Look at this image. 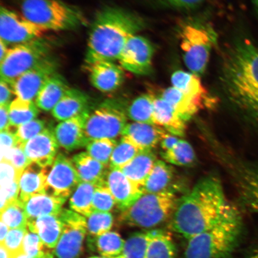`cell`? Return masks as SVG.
Masks as SVG:
<instances>
[{"label":"cell","mask_w":258,"mask_h":258,"mask_svg":"<svg viewBox=\"0 0 258 258\" xmlns=\"http://www.w3.org/2000/svg\"><path fill=\"white\" fill-rule=\"evenodd\" d=\"M241 217L239 210L225 195L218 177H203L179 199L170 227L188 240L225 221Z\"/></svg>","instance_id":"cell-1"},{"label":"cell","mask_w":258,"mask_h":258,"mask_svg":"<svg viewBox=\"0 0 258 258\" xmlns=\"http://www.w3.org/2000/svg\"><path fill=\"white\" fill-rule=\"evenodd\" d=\"M221 79L231 102L258 122V47L235 42L225 53Z\"/></svg>","instance_id":"cell-2"},{"label":"cell","mask_w":258,"mask_h":258,"mask_svg":"<svg viewBox=\"0 0 258 258\" xmlns=\"http://www.w3.org/2000/svg\"><path fill=\"white\" fill-rule=\"evenodd\" d=\"M143 27L141 19L124 10L114 7L102 9L90 28L86 66L98 61L118 60L128 41Z\"/></svg>","instance_id":"cell-3"},{"label":"cell","mask_w":258,"mask_h":258,"mask_svg":"<svg viewBox=\"0 0 258 258\" xmlns=\"http://www.w3.org/2000/svg\"><path fill=\"white\" fill-rule=\"evenodd\" d=\"M242 228L239 217L189 238L184 258H230L239 241Z\"/></svg>","instance_id":"cell-4"},{"label":"cell","mask_w":258,"mask_h":258,"mask_svg":"<svg viewBox=\"0 0 258 258\" xmlns=\"http://www.w3.org/2000/svg\"><path fill=\"white\" fill-rule=\"evenodd\" d=\"M179 198L172 189L144 194L130 208L122 212V223L143 228L156 227L171 218Z\"/></svg>","instance_id":"cell-5"},{"label":"cell","mask_w":258,"mask_h":258,"mask_svg":"<svg viewBox=\"0 0 258 258\" xmlns=\"http://www.w3.org/2000/svg\"><path fill=\"white\" fill-rule=\"evenodd\" d=\"M22 15L47 31H67L84 22L79 10L59 0H22Z\"/></svg>","instance_id":"cell-6"},{"label":"cell","mask_w":258,"mask_h":258,"mask_svg":"<svg viewBox=\"0 0 258 258\" xmlns=\"http://www.w3.org/2000/svg\"><path fill=\"white\" fill-rule=\"evenodd\" d=\"M180 47L183 60L190 72L201 76L207 69L218 35L211 25L194 22L186 24L180 31Z\"/></svg>","instance_id":"cell-7"},{"label":"cell","mask_w":258,"mask_h":258,"mask_svg":"<svg viewBox=\"0 0 258 258\" xmlns=\"http://www.w3.org/2000/svg\"><path fill=\"white\" fill-rule=\"evenodd\" d=\"M53 38L42 37L9 48L0 66L1 79L12 86L28 70L49 56L55 45Z\"/></svg>","instance_id":"cell-8"},{"label":"cell","mask_w":258,"mask_h":258,"mask_svg":"<svg viewBox=\"0 0 258 258\" xmlns=\"http://www.w3.org/2000/svg\"><path fill=\"white\" fill-rule=\"evenodd\" d=\"M126 111L117 101H106L86 115L85 131L90 141L99 139L115 140L122 135L127 124Z\"/></svg>","instance_id":"cell-9"},{"label":"cell","mask_w":258,"mask_h":258,"mask_svg":"<svg viewBox=\"0 0 258 258\" xmlns=\"http://www.w3.org/2000/svg\"><path fill=\"white\" fill-rule=\"evenodd\" d=\"M62 233L54 254L57 258H79L87 230L86 218L72 210L63 209L59 214Z\"/></svg>","instance_id":"cell-10"},{"label":"cell","mask_w":258,"mask_h":258,"mask_svg":"<svg viewBox=\"0 0 258 258\" xmlns=\"http://www.w3.org/2000/svg\"><path fill=\"white\" fill-rule=\"evenodd\" d=\"M47 31L23 15L3 6L0 10V40L8 46H15L37 39L43 37Z\"/></svg>","instance_id":"cell-11"},{"label":"cell","mask_w":258,"mask_h":258,"mask_svg":"<svg viewBox=\"0 0 258 258\" xmlns=\"http://www.w3.org/2000/svg\"><path fill=\"white\" fill-rule=\"evenodd\" d=\"M59 62L50 54L19 76L12 85L17 98L33 101L46 81L57 73Z\"/></svg>","instance_id":"cell-12"},{"label":"cell","mask_w":258,"mask_h":258,"mask_svg":"<svg viewBox=\"0 0 258 258\" xmlns=\"http://www.w3.org/2000/svg\"><path fill=\"white\" fill-rule=\"evenodd\" d=\"M80 182L72 159L58 154L48 172L44 193L67 200Z\"/></svg>","instance_id":"cell-13"},{"label":"cell","mask_w":258,"mask_h":258,"mask_svg":"<svg viewBox=\"0 0 258 258\" xmlns=\"http://www.w3.org/2000/svg\"><path fill=\"white\" fill-rule=\"evenodd\" d=\"M154 48L152 43L141 35H135L125 44L118 58L122 69L140 76L153 72Z\"/></svg>","instance_id":"cell-14"},{"label":"cell","mask_w":258,"mask_h":258,"mask_svg":"<svg viewBox=\"0 0 258 258\" xmlns=\"http://www.w3.org/2000/svg\"><path fill=\"white\" fill-rule=\"evenodd\" d=\"M106 182L116 206L121 212L130 208L145 194L142 187L132 182L120 169L109 168Z\"/></svg>","instance_id":"cell-15"},{"label":"cell","mask_w":258,"mask_h":258,"mask_svg":"<svg viewBox=\"0 0 258 258\" xmlns=\"http://www.w3.org/2000/svg\"><path fill=\"white\" fill-rule=\"evenodd\" d=\"M21 146L31 163L43 167L52 165L59 147L53 131L48 128Z\"/></svg>","instance_id":"cell-16"},{"label":"cell","mask_w":258,"mask_h":258,"mask_svg":"<svg viewBox=\"0 0 258 258\" xmlns=\"http://www.w3.org/2000/svg\"><path fill=\"white\" fill-rule=\"evenodd\" d=\"M89 110L90 109L77 117L61 121L54 128V137L59 147L69 151L86 147L90 141L85 133V122Z\"/></svg>","instance_id":"cell-17"},{"label":"cell","mask_w":258,"mask_h":258,"mask_svg":"<svg viewBox=\"0 0 258 258\" xmlns=\"http://www.w3.org/2000/svg\"><path fill=\"white\" fill-rule=\"evenodd\" d=\"M92 85L100 92L115 91L124 82V74L121 66L109 61H98L87 66Z\"/></svg>","instance_id":"cell-18"},{"label":"cell","mask_w":258,"mask_h":258,"mask_svg":"<svg viewBox=\"0 0 258 258\" xmlns=\"http://www.w3.org/2000/svg\"><path fill=\"white\" fill-rule=\"evenodd\" d=\"M166 132L156 125L133 122L125 125L122 136L129 139L141 151H151L160 144Z\"/></svg>","instance_id":"cell-19"},{"label":"cell","mask_w":258,"mask_h":258,"mask_svg":"<svg viewBox=\"0 0 258 258\" xmlns=\"http://www.w3.org/2000/svg\"><path fill=\"white\" fill-rule=\"evenodd\" d=\"M50 167L31 163L23 171L19 179V201L24 203L33 195L44 193Z\"/></svg>","instance_id":"cell-20"},{"label":"cell","mask_w":258,"mask_h":258,"mask_svg":"<svg viewBox=\"0 0 258 258\" xmlns=\"http://www.w3.org/2000/svg\"><path fill=\"white\" fill-rule=\"evenodd\" d=\"M154 117L155 124L162 127L168 133L177 137L184 136L186 122L161 97H155Z\"/></svg>","instance_id":"cell-21"},{"label":"cell","mask_w":258,"mask_h":258,"mask_svg":"<svg viewBox=\"0 0 258 258\" xmlns=\"http://www.w3.org/2000/svg\"><path fill=\"white\" fill-rule=\"evenodd\" d=\"M89 98L85 93L70 88L51 113L57 120L63 121L82 114L89 109Z\"/></svg>","instance_id":"cell-22"},{"label":"cell","mask_w":258,"mask_h":258,"mask_svg":"<svg viewBox=\"0 0 258 258\" xmlns=\"http://www.w3.org/2000/svg\"><path fill=\"white\" fill-rule=\"evenodd\" d=\"M27 228L37 234L47 248L55 249L62 233V224L59 215L43 216L28 220Z\"/></svg>","instance_id":"cell-23"},{"label":"cell","mask_w":258,"mask_h":258,"mask_svg":"<svg viewBox=\"0 0 258 258\" xmlns=\"http://www.w3.org/2000/svg\"><path fill=\"white\" fill-rule=\"evenodd\" d=\"M70 89L67 80L55 73L44 84L35 99L37 107L44 111H51Z\"/></svg>","instance_id":"cell-24"},{"label":"cell","mask_w":258,"mask_h":258,"mask_svg":"<svg viewBox=\"0 0 258 258\" xmlns=\"http://www.w3.org/2000/svg\"><path fill=\"white\" fill-rule=\"evenodd\" d=\"M161 97L186 122L207 104L205 100L187 95L173 86L164 90Z\"/></svg>","instance_id":"cell-25"},{"label":"cell","mask_w":258,"mask_h":258,"mask_svg":"<svg viewBox=\"0 0 258 258\" xmlns=\"http://www.w3.org/2000/svg\"><path fill=\"white\" fill-rule=\"evenodd\" d=\"M72 161L81 181L97 185L106 183V177L109 167L95 160L88 152L75 155Z\"/></svg>","instance_id":"cell-26"},{"label":"cell","mask_w":258,"mask_h":258,"mask_svg":"<svg viewBox=\"0 0 258 258\" xmlns=\"http://www.w3.org/2000/svg\"><path fill=\"white\" fill-rule=\"evenodd\" d=\"M67 200L46 193L37 194L30 197L23 205L28 220L43 216L59 215Z\"/></svg>","instance_id":"cell-27"},{"label":"cell","mask_w":258,"mask_h":258,"mask_svg":"<svg viewBox=\"0 0 258 258\" xmlns=\"http://www.w3.org/2000/svg\"><path fill=\"white\" fill-rule=\"evenodd\" d=\"M157 160L153 150L142 151L121 170L132 182L143 188Z\"/></svg>","instance_id":"cell-28"},{"label":"cell","mask_w":258,"mask_h":258,"mask_svg":"<svg viewBox=\"0 0 258 258\" xmlns=\"http://www.w3.org/2000/svg\"><path fill=\"white\" fill-rule=\"evenodd\" d=\"M174 176L173 167L166 161L157 160L144 183V193H157L170 189L169 187Z\"/></svg>","instance_id":"cell-29"},{"label":"cell","mask_w":258,"mask_h":258,"mask_svg":"<svg viewBox=\"0 0 258 258\" xmlns=\"http://www.w3.org/2000/svg\"><path fill=\"white\" fill-rule=\"evenodd\" d=\"M172 86L186 94L209 101L207 90L203 86L199 76L191 72L177 71L171 77Z\"/></svg>","instance_id":"cell-30"},{"label":"cell","mask_w":258,"mask_h":258,"mask_svg":"<svg viewBox=\"0 0 258 258\" xmlns=\"http://www.w3.org/2000/svg\"><path fill=\"white\" fill-rule=\"evenodd\" d=\"M125 240L116 232L108 231L98 237H89L90 248L105 258H114L123 253Z\"/></svg>","instance_id":"cell-31"},{"label":"cell","mask_w":258,"mask_h":258,"mask_svg":"<svg viewBox=\"0 0 258 258\" xmlns=\"http://www.w3.org/2000/svg\"><path fill=\"white\" fill-rule=\"evenodd\" d=\"M93 183L81 181L71 196L70 207L72 211L88 217L94 210L93 208V196L96 187Z\"/></svg>","instance_id":"cell-32"},{"label":"cell","mask_w":258,"mask_h":258,"mask_svg":"<svg viewBox=\"0 0 258 258\" xmlns=\"http://www.w3.org/2000/svg\"><path fill=\"white\" fill-rule=\"evenodd\" d=\"M155 97L148 93L135 98L126 109L127 117L134 122L155 124L154 102Z\"/></svg>","instance_id":"cell-33"},{"label":"cell","mask_w":258,"mask_h":258,"mask_svg":"<svg viewBox=\"0 0 258 258\" xmlns=\"http://www.w3.org/2000/svg\"><path fill=\"white\" fill-rule=\"evenodd\" d=\"M176 248L172 238L166 232L152 230L146 258H175Z\"/></svg>","instance_id":"cell-34"},{"label":"cell","mask_w":258,"mask_h":258,"mask_svg":"<svg viewBox=\"0 0 258 258\" xmlns=\"http://www.w3.org/2000/svg\"><path fill=\"white\" fill-rule=\"evenodd\" d=\"M39 110L34 101L16 98L9 106L10 124L18 127L36 119Z\"/></svg>","instance_id":"cell-35"},{"label":"cell","mask_w":258,"mask_h":258,"mask_svg":"<svg viewBox=\"0 0 258 258\" xmlns=\"http://www.w3.org/2000/svg\"><path fill=\"white\" fill-rule=\"evenodd\" d=\"M161 156L166 163L177 166L191 165L196 159L191 144L183 140H180L172 149L163 151Z\"/></svg>","instance_id":"cell-36"},{"label":"cell","mask_w":258,"mask_h":258,"mask_svg":"<svg viewBox=\"0 0 258 258\" xmlns=\"http://www.w3.org/2000/svg\"><path fill=\"white\" fill-rule=\"evenodd\" d=\"M141 151L129 139L122 136L120 141L113 151L109 168L121 170Z\"/></svg>","instance_id":"cell-37"},{"label":"cell","mask_w":258,"mask_h":258,"mask_svg":"<svg viewBox=\"0 0 258 258\" xmlns=\"http://www.w3.org/2000/svg\"><path fill=\"white\" fill-rule=\"evenodd\" d=\"M152 230L131 235L125 241L123 253L125 258H146L148 243Z\"/></svg>","instance_id":"cell-38"},{"label":"cell","mask_w":258,"mask_h":258,"mask_svg":"<svg viewBox=\"0 0 258 258\" xmlns=\"http://www.w3.org/2000/svg\"><path fill=\"white\" fill-rule=\"evenodd\" d=\"M1 221L7 225L10 230L27 228L28 219L23 205L19 199L2 210Z\"/></svg>","instance_id":"cell-39"},{"label":"cell","mask_w":258,"mask_h":258,"mask_svg":"<svg viewBox=\"0 0 258 258\" xmlns=\"http://www.w3.org/2000/svg\"><path fill=\"white\" fill-rule=\"evenodd\" d=\"M117 144V141L112 139H99L90 141L86 148L90 156L109 167L113 151Z\"/></svg>","instance_id":"cell-40"},{"label":"cell","mask_w":258,"mask_h":258,"mask_svg":"<svg viewBox=\"0 0 258 258\" xmlns=\"http://www.w3.org/2000/svg\"><path fill=\"white\" fill-rule=\"evenodd\" d=\"M86 218L87 230L90 238L107 233L112 227L113 217L110 212L94 211Z\"/></svg>","instance_id":"cell-41"},{"label":"cell","mask_w":258,"mask_h":258,"mask_svg":"<svg viewBox=\"0 0 258 258\" xmlns=\"http://www.w3.org/2000/svg\"><path fill=\"white\" fill-rule=\"evenodd\" d=\"M115 206V199L106 182L97 186L93 199L94 211L110 212Z\"/></svg>","instance_id":"cell-42"},{"label":"cell","mask_w":258,"mask_h":258,"mask_svg":"<svg viewBox=\"0 0 258 258\" xmlns=\"http://www.w3.org/2000/svg\"><path fill=\"white\" fill-rule=\"evenodd\" d=\"M47 128L46 122L35 119L18 127L15 135L18 144L22 145L32 138L37 136Z\"/></svg>","instance_id":"cell-43"},{"label":"cell","mask_w":258,"mask_h":258,"mask_svg":"<svg viewBox=\"0 0 258 258\" xmlns=\"http://www.w3.org/2000/svg\"><path fill=\"white\" fill-rule=\"evenodd\" d=\"M27 231V228L11 229L4 242L0 243L9 251L12 258L23 251L24 241Z\"/></svg>","instance_id":"cell-44"},{"label":"cell","mask_w":258,"mask_h":258,"mask_svg":"<svg viewBox=\"0 0 258 258\" xmlns=\"http://www.w3.org/2000/svg\"><path fill=\"white\" fill-rule=\"evenodd\" d=\"M44 247L46 246L40 237L37 234L28 230L24 241V252L32 257L43 258L50 253L44 250Z\"/></svg>","instance_id":"cell-45"},{"label":"cell","mask_w":258,"mask_h":258,"mask_svg":"<svg viewBox=\"0 0 258 258\" xmlns=\"http://www.w3.org/2000/svg\"><path fill=\"white\" fill-rule=\"evenodd\" d=\"M7 161L15 167L19 177L23 171L31 163L28 159L21 145H17L2 158L1 161Z\"/></svg>","instance_id":"cell-46"},{"label":"cell","mask_w":258,"mask_h":258,"mask_svg":"<svg viewBox=\"0 0 258 258\" xmlns=\"http://www.w3.org/2000/svg\"><path fill=\"white\" fill-rule=\"evenodd\" d=\"M0 143H1L2 158L18 145V141L15 134L9 131L1 132Z\"/></svg>","instance_id":"cell-47"},{"label":"cell","mask_w":258,"mask_h":258,"mask_svg":"<svg viewBox=\"0 0 258 258\" xmlns=\"http://www.w3.org/2000/svg\"><path fill=\"white\" fill-rule=\"evenodd\" d=\"M14 95H15L14 89L11 84L1 79L0 80V105L11 104V99Z\"/></svg>","instance_id":"cell-48"},{"label":"cell","mask_w":258,"mask_h":258,"mask_svg":"<svg viewBox=\"0 0 258 258\" xmlns=\"http://www.w3.org/2000/svg\"><path fill=\"white\" fill-rule=\"evenodd\" d=\"M169 5L173 7L182 9H189L195 8L205 0H164Z\"/></svg>","instance_id":"cell-49"},{"label":"cell","mask_w":258,"mask_h":258,"mask_svg":"<svg viewBox=\"0 0 258 258\" xmlns=\"http://www.w3.org/2000/svg\"><path fill=\"white\" fill-rule=\"evenodd\" d=\"M179 140L178 137L166 132L160 142V146L163 151H168L175 147Z\"/></svg>","instance_id":"cell-50"},{"label":"cell","mask_w":258,"mask_h":258,"mask_svg":"<svg viewBox=\"0 0 258 258\" xmlns=\"http://www.w3.org/2000/svg\"><path fill=\"white\" fill-rule=\"evenodd\" d=\"M9 106L0 105V130L6 131L9 127Z\"/></svg>","instance_id":"cell-51"},{"label":"cell","mask_w":258,"mask_h":258,"mask_svg":"<svg viewBox=\"0 0 258 258\" xmlns=\"http://www.w3.org/2000/svg\"><path fill=\"white\" fill-rule=\"evenodd\" d=\"M10 228L8 226L1 221L0 223V243H3L9 233Z\"/></svg>","instance_id":"cell-52"},{"label":"cell","mask_w":258,"mask_h":258,"mask_svg":"<svg viewBox=\"0 0 258 258\" xmlns=\"http://www.w3.org/2000/svg\"><path fill=\"white\" fill-rule=\"evenodd\" d=\"M9 50L8 45L5 42L0 40V62H2L7 55Z\"/></svg>","instance_id":"cell-53"},{"label":"cell","mask_w":258,"mask_h":258,"mask_svg":"<svg viewBox=\"0 0 258 258\" xmlns=\"http://www.w3.org/2000/svg\"><path fill=\"white\" fill-rule=\"evenodd\" d=\"M0 258H12L11 253L6 248L0 244Z\"/></svg>","instance_id":"cell-54"},{"label":"cell","mask_w":258,"mask_h":258,"mask_svg":"<svg viewBox=\"0 0 258 258\" xmlns=\"http://www.w3.org/2000/svg\"><path fill=\"white\" fill-rule=\"evenodd\" d=\"M246 258H258V247L251 251V252Z\"/></svg>","instance_id":"cell-55"},{"label":"cell","mask_w":258,"mask_h":258,"mask_svg":"<svg viewBox=\"0 0 258 258\" xmlns=\"http://www.w3.org/2000/svg\"><path fill=\"white\" fill-rule=\"evenodd\" d=\"M12 258H34V257H32L30 256L27 255V254H25L24 252V251H22V252L18 254L17 255H16L14 257H13Z\"/></svg>","instance_id":"cell-56"},{"label":"cell","mask_w":258,"mask_h":258,"mask_svg":"<svg viewBox=\"0 0 258 258\" xmlns=\"http://www.w3.org/2000/svg\"><path fill=\"white\" fill-rule=\"evenodd\" d=\"M252 1L254 8H255L258 14V0H251Z\"/></svg>","instance_id":"cell-57"},{"label":"cell","mask_w":258,"mask_h":258,"mask_svg":"<svg viewBox=\"0 0 258 258\" xmlns=\"http://www.w3.org/2000/svg\"><path fill=\"white\" fill-rule=\"evenodd\" d=\"M43 258H53V256L52 255V254L49 253V254H47V256H45Z\"/></svg>","instance_id":"cell-58"},{"label":"cell","mask_w":258,"mask_h":258,"mask_svg":"<svg viewBox=\"0 0 258 258\" xmlns=\"http://www.w3.org/2000/svg\"><path fill=\"white\" fill-rule=\"evenodd\" d=\"M114 258H125L123 254H121V255L114 257Z\"/></svg>","instance_id":"cell-59"},{"label":"cell","mask_w":258,"mask_h":258,"mask_svg":"<svg viewBox=\"0 0 258 258\" xmlns=\"http://www.w3.org/2000/svg\"><path fill=\"white\" fill-rule=\"evenodd\" d=\"M89 258H105V257H103L102 256H93V257H89Z\"/></svg>","instance_id":"cell-60"}]
</instances>
